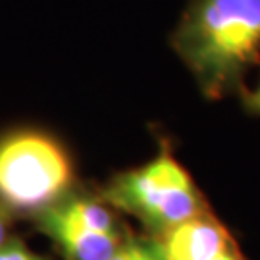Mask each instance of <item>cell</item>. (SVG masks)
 <instances>
[{
    "instance_id": "6da1fadb",
    "label": "cell",
    "mask_w": 260,
    "mask_h": 260,
    "mask_svg": "<svg viewBox=\"0 0 260 260\" xmlns=\"http://www.w3.org/2000/svg\"><path fill=\"white\" fill-rule=\"evenodd\" d=\"M174 48L208 96H222L260 56V0H195Z\"/></svg>"
},
{
    "instance_id": "7a4b0ae2",
    "label": "cell",
    "mask_w": 260,
    "mask_h": 260,
    "mask_svg": "<svg viewBox=\"0 0 260 260\" xmlns=\"http://www.w3.org/2000/svg\"><path fill=\"white\" fill-rule=\"evenodd\" d=\"M104 199L156 233L205 212L185 168L166 150L145 166L116 177L104 191Z\"/></svg>"
},
{
    "instance_id": "3957f363",
    "label": "cell",
    "mask_w": 260,
    "mask_h": 260,
    "mask_svg": "<svg viewBox=\"0 0 260 260\" xmlns=\"http://www.w3.org/2000/svg\"><path fill=\"white\" fill-rule=\"evenodd\" d=\"M66 150L45 133L21 131L0 141V199L21 212L45 210L72 183Z\"/></svg>"
},
{
    "instance_id": "277c9868",
    "label": "cell",
    "mask_w": 260,
    "mask_h": 260,
    "mask_svg": "<svg viewBox=\"0 0 260 260\" xmlns=\"http://www.w3.org/2000/svg\"><path fill=\"white\" fill-rule=\"evenodd\" d=\"M39 223L62 249L68 260H108L123 243L120 232L104 233L89 228L62 201L41 210Z\"/></svg>"
},
{
    "instance_id": "5b68a950",
    "label": "cell",
    "mask_w": 260,
    "mask_h": 260,
    "mask_svg": "<svg viewBox=\"0 0 260 260\" xmlns=\"http://www.w3.org/2000/svg\"><path fill=\"white\" fill-rule=\"evenodd\" d=\"M156 235L154 245L164 260H212L233 249L228 230L206 212L197 214Z\"/></svg>"
},
{
    "instance_id": "8992f818",
    "label": "cell",
    "mask_w": 260,
    "mask_h": 260,
    "mask_svg": "<svg viewBox=\"0 0 260 260\" xmlns=\"http://www.w3.org/2000/svg\"><path fill=\"white\" fill-rule=\"evenodd\" d=\"M108 260H164L158 252L154 241H139L131 239L123 241L120 249L112 254Z\"/></svg>"
},
{
    "instance_id": "52a82bcc",
    "label": "cell",
    "mask_w": 260,
    "mask_h": 260,
    "mask_svg": "<svg viewBox=\"0 0 260 260\" xmlns=\"http://www.w3.org/2000/svg\"><path fill=\"white\" fill-rule=\"evenodd\" d=\"M0 260H43L19 243H10L0 247Z\"/></svg>"
},
{
    "instance_id": "ba28073f",
    "label": "cell",
    "mask_w": 260,
    "mask_h": 260,
    "mask_svg": "<svg viewBox=\"0 0 260 260\" xmlns=\"http://www.w3.org/2000/svg\"><path fill=\"white\" fill-rule=\"evenodd\" d=\"M249 104H251L252 108L260 114V83H258V87H256L254 91H251V93H249Z\"/></svg>"
},
{
    "instance_id": "9c48e42d",
    "label": "cell",
    "mask_w": 260,
    "mask_h": 260,
    "mask_svg": "<svg viewBox=\"0 0 260 260\" xmlns=\"http://www.w3.org/2000/svg\"><path fill=\"white\" fill-rule=\"evenodd\" d=\"M212 260H241V258H239V254L235 252V249H230V251L222 252L220 256H216V258H212Z\"/></svg>"
},
{
    "instance_id": "30bf717a",
    "label": "cell",
    "mask_w": 260,
    "mask_h": 260,
    "mask_svg": "<svg viewBox=\"0 0 260 260\" xmlns=\"http://www.w3.org/2000/svg\"><path fill=\"white\" fill-rule=\"evenodd\" d=\"M4 237H6V218L0 212V247L4 245Z\"/></svg>"
}]
</instances>
